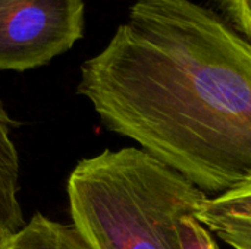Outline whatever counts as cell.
<instances>
[{
  "instance_id": "6da1fadb",
  "label": "cell",
  "mask_w": 251,
  "mask_h": 249,
  "mask_svg": "<svg viewBox=\"0 0 251 249\" xmlns=\"http://www.w3.org/2000/svg\"><path fill=\"white\" fill-rule=\"evenodd\" d=\"M101 123L209 197L251 183V43L191 0H137L81 66Z\"/></svg>"
},
{
  "instance_id": "7a4b0ae2",
  "label": "cell",
  "mask_w": 251,
  "mask_h": 249,
  "mask_svg": "<svg viewBox=\"0 0 251 249\" xmlns=\"http://www.w3.org/2000/svg\"><path fill=\"white\" fill-rule=\"evenodd\" d=\"M66 191L72 225L93 249H182V219L210 198L140 147L81 160Z\"/></svg>"
},
{
  "instance_id": "3957f363",
  "label": "cell",
  "mask_w": 251,
  "mask_h": 249,
  "mask_svg": "<svg viewBox=\"0 0 251 249\" xmlns=\"http://www.w3.org/2000/svg\"><path fill=\"white\" fill-rule=\"evenodd\" d=\"M84 35V0H0V70L50 63Z\"/></svg>"
},
{
  "instance_id": "277c9868",
  "label": "cell",
  "mask_w": 251,
  "mask_h": 249,
  "mask_svg": "<svg viewBox=\"0 0 251 249\" xmlns=\"http://www.w3.org/2000/svg\"><path fill=\"white\" fill-rule=\"evenodd\" d=\"M197 219L232 249H251V183L210 197Z\"/></svg>"
},
{
  "instance_id": "5b68a950",
  "label": "cell",
  "mask_w": 251,
  "mask_h": 249,
  "mask_svg": "<svg viewBox=\"0 0 251 249\" xmlns=\"http://www.w3.org/2000/svg\"><path fill=\"white\" fill-rule=\"evenodd\" d=\"M10 132L12 120L0 106V241H7L25 226L18 198L19 156Z\"/></svg>"
},
{
  "instance_id": "8992f818",
  "label": "cell",
  "mask_w": 251,
  "mask_h": 249,
  "mask_svg": "<svg viewBox=\"0 0 251 249\" xmlns=\"http://www.w3.org/2000/svg\"><path fill=\"white\" fill-rule=\"evenodd\" d=\"M4 249H93L75 225L54 222L40 213L12 238Z\"/></svg>"
},
{
  "instance_id": "52a82bcc",
  "label": "cell",
  "mask_w": 251,
  "mask_h": 249,
  "mask_svg": "<svg viewBox=\"0 0 251 249\" xmlns=\"http://www.w3.org/2000/svg\"><path fill=\"white\" fill-rule=\"evenodd\" d=\"M219 15L251 43V0H215Z\"/></svg>"
},
{
  "instance_id": "ba28073f",
  "label": "cell",
  "mask_w": 251,
  "mask_h": 249,
  "mask_svg": "<svg viewBox=\"0 0 251 249\" xmlns=\"http://www.w3.org/2000/svg\"><path fill=\"white\" fill-rule=\"evenodd\" d=\"M182 249H219L210 230L203 226L197 216H185L181 223Z\"/></svg>"
},
{
  "instance_id": "9c48e42d",
  "label": "cell",
  "mask_w": 251,
  "mask_h": 249,
  "mask_svg": "<svg viewBox=\"0 0 251 249\" xmlns=\"http://www.w3.org/2000/svg\"><path fill=\"white\" fill-rule=\"evenodd\" d=\"M7 241H9V239H7ZM7 241H0V249L6 248V244H7Z\"/></svg>"
}]
</instances>
